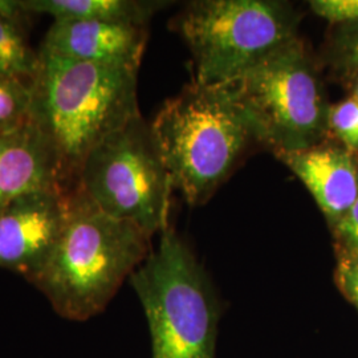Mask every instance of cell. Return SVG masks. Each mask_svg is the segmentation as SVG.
I'll list each match as a JSON object with an SVG mask.
<instances>
[{
	"mask_svg": "<svg viewBox=\"0 0 358 358\" xmlns=\"http://www.w3.org/2000/svg\"><path fill=\"white\" fill-rule=\"evenodd\" d=\"M69 194L28 192L0 208V268L35 282L64 227Z\"/></svg>",
	"mask_w": 358,
	"mask_h": 358,
	"instance_id": "ba28073f",
	"label": "cell"
},
{
	"mask_svg": "<svg viewBox=\"0 0 358 358\" xmlns=\"http://www.w3.org/2000/svg\"><path fill=\"white\" fill-rule=\"evenodd\" d=\"M150 129L173 189L190 206L206 203L255 141L229 84L190 81L162 105Z\"/></svg>",
	"mask_w": 358,
	"mask_h": 358,
	"instance_id": "3957f363",
	"label": "cell"
},
{
	"mask_svg": "<svg viewBox=\"0 0 358 358\" xmlns=\"http://www.w3.org/2000/svg\"><path fill=\"white\" fill-rule=\"evenodd\" d=\"M26 17L0 11V73L34 85L38 71V52L28 43Z\"/></svg>",
	"mask_w": 358,
	"mask_h": 358,
	"instance_id": "4fadbf2b",
	"label": "cell"
},
{
	"mask_svg": "<svg viewBox=\"0 0 358 358\" xmlns=\"http://www.w3.org/2000/svg\"><path fill=\"white\" fill-rule=\"evenodd\" d=\"M152 251V238L117 219L75 190L64 227L44 268L32 282L65 320L100 315Z\"/></svg>",
	"mask_w": 358,
	"mask_h": 358,
	"instance_id": "7a4b0ae2",
	"label": "cell"
},
{
	"mask_svg": "<svg viewBox=\"0 0 358 358\" xmlns=\"http://www.w3.org/2000/svg\"><path fill=\"white\" fill-rule=\"evenodd\" d=\"M76 190L106 214L128 220L150 238L170 226L173 185L141 115L90 152Z\"/></svg>",
	"mask_w": 358,
	"mask_h": 358,
	"instance_id": "52a82bcc",
	"label": "cell"
},
{
	"mask_svg": "<svg viewBox=\"0 0 358 358\" xmlns=\"http://www.w3.org/2000/svg\"><path fill=\"white\" fill-rule=\"evenodd\" d=\"M309 7L331 24H352L358 22V0H312Z\"/></svg>",
	"mask_w": 358,
	"mask_h": 358,
	"instance_id": "2e32d148",
	"label": "cell"
},
{
	"mask_svg": "<svg viewBox=\"0 0 358 358\" xmlns=\"http://www.w3.org/2000/svg\"><path fill=\"white\" fill-rule=\"evenodd\" d=\"M328 131L349 152H358V101L350 97L334 103L328 110Z\"/></svg>",
	"mask_w": 358,
	"mask_h": 358,
	"instance_id": "9a60e30c",
	"label": "cell"
},
{
	"mask_svg": "<svg viewBox=\"0 0 358 358\" xmlns=\"http://www.w3.org/2000/svg\"><path fill=\"white\" fill-rule=\"evenodd\" d=\"M255 142L272 153L325 141L329 106L304 41L294 38L229 83Z\"/></svg>",
	"mask_w": 358,
	"mask_h": 358,
	"instance_id": "5b68a950",
	"label": "cell"
},
{
	"mask_svg": "<svg viewBox=\"0 0 358 358\" xmlns=\"http://www.w3.org/2000/svg\"><path fill=\"white\" fill-rule=\"evenodd\" d=\"M32 87L0 73V134L17 128L31 118Z\"/></svg>",
	"mask_w": 358,
	"mask_h": 358,
	"instance_id": "5bb4252c",
	"label": "cell"
},
{
	"mask_svg": "<svg viewBox=\"0 0 358 358\" xmlns=\"http://www.w3.org/2000/svg\"><path fill=\"white\" fill-rule=\"evenodd\" d=\"M340 289L358 308V254L341 248L336 272Z\"/></svg>",
	"mask_w": 358,
	"mask_h": 358,
	"instance_id": "ac0fdd59",
	"label": "cell"
},
{
	"mask_svg": "<svg viewBox=\"0 0 358 358\" xmlns=\"http://www.w3.org/2000/svg\"><path fill=\"white\" fill-rule=\"evenodd\" d=\"M129 282L141 301L152 358H217V300L199 262L171 226Z\"/></svg>",
	"mask_w": 358,
	"mask_h": 358,
	"instance_id": "277c9868",
	"label": "cell"
},
{
	"mask_svg": "<svg viewBox=\"0 0 358 358\" xmlns=\"http://www.w3.org/2000/svg\"><path fill=\"white\" fill-rule=\"evenodd\" d=\"M276 157L306 185L332 226L357 201V164L353 153L344 146L322 141Z\"/></svg>",
	"mask_w": 358,
	"mask_h": 358,
	"instance_id": "30bf717a",
	"label": "cell"
},
{
	"mask_svg": "<svg viewBox=\"0 0 358 358\" xmlns=\"http://www.w3.org/2000/svg\"><path fill=\"white\" fill-rule=\"evenodd\" d=\"M38 190H60L56 158L31 121L0 134V208Z\"/></svg>",
	"mask_w": 358,
	"mask_h": 358,
	"instance_id": "8fae6325",
	"label": "cell"
},
{
	"mask_svg": "<svg viewBox=\"0 0 358 358\" xmlns=\"http://www.w3.org/2000/svg\"><path fill=\"white\" fill-rule=\"evenodd\" d=\"M344 27L336 40L334 60L346 72L358 73V22Z\"/></svg>",
	"mask_w": 358,
	"mask_h": 358,
	"instance_id": "e0dca14e",
	"label": "cell"
},
{
	"mask_svg": "<svg viewBox=\"0 0 358 358\" xmlns=\"http://www.w3.org/2000/svg\"><path fill=\"white\" fill-rule=\"evenodd\" d=\"M148 36V26L53 20L40 50L77 62L141 65Z\"/></svg>",
	"mask_w": 358,
	"mask_h": 358,
	"instance_id": "9c48e42d",
	"label": "cell"
},
{
	"mask_svg": "<svg viewBox=\"0 0 358 358\" xmlns=\"http://www.w3.org/2000/svg\"><path fill=\"white\" fill-rule=\"evenodd\" d=\"M138 71L140 65L87 63L38 51L31 121L55 154L62 192H75L90 152L141 115Z\"/></svg>",
	"mask_w": 358,
	"mask_h": 358,
	"instance_id": "6da1fadb",
	"label": "cell"
},
{
	"mask_svg": "<svg viewBox=\"0 0 358 358\" xmlns=\"http://www.w3.org/2000/svg\"><path fill=\"white\" fill-rule=\"evenodd\" d=\"M301 15L276 0H198L173 22L192 53V81L229 84L297 38Z\"/></svg>",
	"mask_w": 358,
	"mask_h": 358,
	"instance_id": "8992f818",
	"label": "cell"
},
{
	"mask_svg": "<svg viewBox=\"0 0 358 358\" xmlns=\"http://www.w3.org/2000/svg\"><path fill=\"white\" fill-rule=\"evenodd\" d=\"M29 13H47L53 20H99L148 26L167 1L146 0H19Z\"/></svg>",
	"mask_w": 358,
	"mask_h": 358,
	"instance_id": "7c38bea8",
	"label": "cell"
},
{
	"mask_svg": "<svg viewBox=\"0 0 358 358\" xmlns=\"http://www.w3.org/2000/svg\"><path fill=\"white\" fill-rule=\"evenodd\" d=\"M353 99H356L358 101V81L356 83V87H355V93H353Z\"/></svg>",
	"mask_w": 358,
	"mask_h": 358,
	"instance_id": "ffe728a7",
	"label": "cell"
},
{
	"mask_svg": "<svg viewBox=\"0 0 358 358\" xmlns=\"http://www.w3.org/2000/svg\"><path fill=\"white\" fill-rule=\"evenodd\" d=\"M332 227L343 248L358 254V198L345 215Z\"/></svg>",
	"mask_w": 358,
	"mask_h": 358,
	"instance_id": "d6986e66",
	"label": "cell"
}]
</instances>
